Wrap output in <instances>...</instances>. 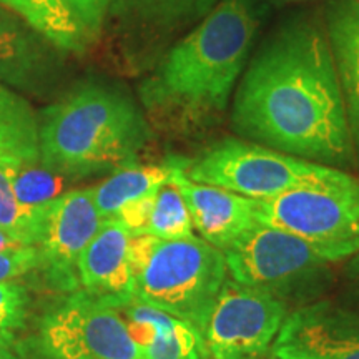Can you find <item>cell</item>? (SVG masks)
<instances>
[{
	"label": "cell",
	"mask_w": 359,
	"mask_h": 359,
	"mask_svg": "<svg viewBox=\"0 0 359 359\" xmlns=\"http://www.w3.org/2000/svg\"><path fill=\"white\" fill-rule=\"evenodd\" d=\"M12 160L0 156V228L22 246H35L45 205L30 208L17 200L12 182Z\"/></svg>",
	"instance_id": "44dd1931"
},
{
	"label": "cell",
	"mask_w": 359,
	"mask_h": 359,
	"mask_svg": "<svg viewBox=\"0 0 359 359\" xmlns=\"http://www.w3.org/2000/svg\"><path fill=\"white\" fill-rule=\"evenodd\" d=\"M158 191V190H156ZM155 193L142 196V198L130 201V203L123 205L118 210V213L115 215L114 219H116L122 226L127 230L132 236L138 235H147L148 223H150L151 210H154L155 203Z\"/></svg>",
	"instance_id": "484cf974"
},
{
	"label": "cell",
	"mask_w": 359,
	"mask_h": 359,
	"mask_svg": "<svg viewBox=\"0 0 359 359\" xmlns=\"http://www.w3.org/2000/svg\"><path fill=\"white\" fill-rule=\"evenodd\" d=\"M102 222L92 188L64 191L45 203L35 246L40 253V271L53 290L64 293L79 290V258Z\"/></svg>",
	"instance_id": "30bf717a"
},
{
	"label": "cell",
	"mask_w": 359,
	"mask_h": 359,
	"mask_svg": "<svg viewBox=\"0 0 359 359\" xmlns=\"http://www.w3.org/2000/svg\"><path fill=\"white\" fill-rule=\"evenodd\" d=\"M175 168L177 158H170L161 165L133 163L115 170L109 178L92 188L93 203L100 218H114L123 205L155 193L170 182Z\"/></svg>",
	"instance_id": "d6986e66"
},
{
	"label": "cell",
	"mask_w": 359,
	"mask_h": 359,
	"mask_svg": "<svg viewBox=\"0 0 359 359\" xmlns=\"http://www.w3.org/2000/svg\"><path fill=\"white\" fill-rule=\"evenodd\" d=\"M348 280L351 281L353 290L359 294V253L348 264Z\"/></svg>",
	"instance_id": "83f0119b"
},
{
	"label": "cell",
	"mask_w": 359,
	"mask_h": 359,
	"mask_svg": "<svg viewBox=\"0 0 359 359\" xmlns=\"http://www.w3.org/2000/svg\"><path fill=\"white\" fill-rule=\"evenodd\" d=\"M32 296L24 283H0V344H11L19 331L24 330L29 318Z\"/></svg>",
	"instance_id": "cb8c5ba5"
},
{
	"label": "cell",
	"mask_w": 359,
	"mask_h": 359,
	"mask_svg": "<svg viewBox=\"0 0 359 359\" xmlns=\"http://www.w3.org/2000/svg\"><path fill=\"white\" fill-rule=\"evenodd\" d=\"M0 359H19V356L12 351L11 346L0 344Z\"/></svg>",
	"instance_id": "f546056e"
},
{
	"label": "cell",
	"mask_w": 359,
	"mask_h": 359,
	"mask_svg": "<svg viewBox=\"0 0 359 359\" xmlns=\"http://www.w3.org/2000/svg\"><path fill=\"white\" fill-rule=\"evenodd\" d=\"M325 29L344 109L354 156L359 161V2L358 0H327L325 7Z\"/></svg>",
	"instance_id": "9a60e30c"
},
{
	"label": "cell",
	"mask_w": 359,
	"mask_h": 359,
	"mask_svg": "<svg viewBox=\"0 0 359 359\" xmlns=\"http://www.w3.org/2000/svg\"><path fill=\"white\" fill-rule=\"evenodd\" d=\"M151 130L122 90L83 83L39 116L40 161L70 180L137 163Z\"/></svg>",
	"instance_id": "3957f363"
},
{
	"label": "cell",
	"mask_w": 359,
	"mask_h": 359,
	"mask_svg": "<svg viewBox=\"0 0 359 359\" xmlns=\"http://www.w3.org/2000/svg\"><path fill=\"white\" fill-rule=\"evenodd\" d=\"M224 259L231 280L285 304L286 299H306L321 290L330 275L327 264L336 263L320 246L264 224L224 251Z\"/></svg>",
	"instance_id": "8992f818"
},
{
	"label": "cell",
	"mask_w": 359,
	"mask_h": 359,
	"mask_svg": "<svg viewBox=\"0 0 359 359\" xmlns=\"http://www.w3.org/2000/svg\"><path fill=\"white\" fill-rule=\"evenodd\" d=\"M259 224L303 238L336 263L359 253V180L255 200Z\"/></svg>",
	"instance_id": "52a82bcc"
},
{
	"label": "cell",
	"mask_w": 359,
	"mask_h": 359,
	"mask_svg": "<svg viewBox=\"0 0 359 359\" xmlns=\"http://www.w3.org/2000/svg\"><path fill=\"white\" fill-rule=\"evenodd\" d=\"M185 175L191 182L224 188L251 200L275 198L304 188L341 185L353 177L339 168L240 138H224L195 160L187 161Z\"/></svg>",
	"instance_id": "5b68a950"
},
{
	"label": "cell",
	"mask_w": 359,
	"mask_h": 359,
	"mask_svg": "<svg viewBox=\"0 0 359 359\" xmlns=\"http://www.w3.org/2000/svg\"><path fill=\"white\" fill-rule=\"evenodd\" d=\"M147 235L160 240H175V238L193 235L190 212L173 182L165 183L156 191Z\"/></svg>",
	"instance_id": "603a6c76"
},
{
	"label": "cell",
	"mask_w": 359,
	"mask_h": 359,
	"mask_svg": "<svg viewBox=\"0 0 359 359\" xmlns=\"http://www.w3.org/2000/svg\"><path fill=\"white\" fill-rule=\"evenodd\" d=\"M69 180L45 167L40 158L12 160V182L17 200L30 208H37L62 195Z\"/></svg>",
	"instance_id": "7402d4cb"
},
{
	"label": "cell",
	"mask_w": 359,
	"mask_h": 359,
	"mask_svg": "<svg viewBox=\"0 0 359 359\" xmlns=\"http://www.w3.org/2000/svg\"><path fill=\"white\" fill-rule=\"evenodd\" d=\"M219 0H110L109 13L118 24L151 32H173L201 20Z\"/></svg>",
	"instance_id": "e0dca14e"
},
{
	"label": "cell",
	"mask_w": 359,
	"mask_h": 359,
	"mask_svg": "<svg viewBox=\"0 0 359 359\" xmlns=\"http://www.w3.org/2000/svg\"><path fill=\"white\" fill-rule=\"evenodd\" d=\"M65 2L82 22L90 39H97L105 24L110 0H65Z\"/></svg>",
	"instance_id": "4316f807"
},
{
	"label": "cell",
	"mask_w": 359,
	"mask_h": 359,
	"mask_svg": "<svg viewBox=\"0 0 359 359\" xmlns=\"http://www.w3.org/2000/svg\"><path fill=\"white\" fill-rule=\"evenodd\" d=\"M283 2H299V0H283Z\"/></svg>",
	"instance_id": "4dcf8cb0"
},
{
	"label": "cell",
	"mask_w": 359,
	"mask_h": 359,
	"mask_svg": "<svg viewBox=\"0 0 359 359\" xmlns=\"http://www.w3.org/2000/svg\"><path fill=\"white\" fill-rule=\"evenodd\" d=\"M62 52L0 6V83L20 95L45 97L60 74Z\"/></svg>",
	"instance_id": "7c38bea8"
},
{
	"label": "cell",
	"mask_w": 359,
	"mask_h": 359,
	"mask_svg": "<svg viewBox=\"0 0 359 359\" xmlns=\"http://www.w3.org/2000/svg\"><path fill=\"white\" fill-rule=\"evenodd\" d=\"M358 2H359V0H358Z\"/></svg>",
	"instance_id": "1f68e13d"
},
{
	"label": "cell",
	"mask_w": 359,
	"mask_h": 359,
	"mask_svg": "<svg viewBox=\"0 0 359 359\" xmlns=\"http://www.w3.org/2000/svg\"><path fill=\"white\" fill-rule=\"evenodd\" d=\"M37 349L43 359H143L122 313L83 290L72 291L47 309Z\"/></svg>",
	"instance_id": "ba28073f"
},
{
	"label": "cell",
	"mask_w": 359,
	"mask_h": 359,
	"mask_svg": "<svg viewBox=\"0 0 359 359\" xmlns=\"http://www.w3.org/2000/svg\"><path fill=\"white\" fill-rule=\"evenodd\" d=\"M125 320H145L155 327L150 341L142 346L143 359H206L203 336L190 323L178 320L147 304L132 302L115 306Z\"/></svg>",
	"instance_id": "2e32d148"
},
{
	"label": "cell",
	"mask_w": 359,
	"mask_h": 359,
	"mask_svg": "<svg viewBox=\"0 0 359 359\" xmlns=\"http://www.w3.org/2000/svg\"><path fill=\"white\" fill-rule=\"evenodd\" d=\"M275 359H359V314L316 302L286 314L275 343Z\"/></svg>",
	"instance_id": "8fae6325"
},
{
	"label": "cell",
	"mask_w": 359,
	"mask_h": 359,
	"mask_svg": "<svg viewBox=\"0 0 359 359\" xmlns=\"http://www.w3.org/2000/svg\"><path fill=\"white\" fill-rule=\"evenodd\" d=\"M258 24L255 0H219L143 82L145 109L183 130L222 114L248 64Z\"/></svg>",
	"instance_id": "7a4b0ae2"
},
{
	"label": "cell",
	"mask_w": 359,
	"mask_h": 359,
	"mask_svg": "<svg viewBox=\"0 0 359 359\" xmlns=\"http://www.w3.org/2000/svg\"><path fill=\"white\" fill-rule=\"evenodd\" d=\"M19 246H22V245L15 240V238H13L12 235H8L6 230H2V228H0V251L19 248Z\"/></svg>",
	"instance_id": "f1b7e54d"
},
{
	"label": "cell",
	"mask_w": 359,
	"mask_h": 359,
	"mask_svg": "<svg viewBox=\"0 0 359 359\" xmlns=\"http://www.w3.org/2000/svg\"><path fill=\"white\" fill-rule=\"evenodd\" d=\"M0 156L39 160V116L29 100L0 83Z\"/></svg>",
	"instance_id": "ffe728a7"
},
{
	"label": "cell",
	"mask_w": 359,
	"mask_h": 359,
	"mask_svg": "<svg viewBox=\"0 0 359 359\" xmlns=\"http://www.w3.org/2000/svg\"><path fill=\"white\" fill-rule=\"evenodd\" d=\"M286 314L281 299L226 278L201 330L208 358H263L271 351Z\"/></svg>",
	"instance_id": "9c48e42d"
},
{
	"label": "cell",
	"mask_w": 359,
	"mask_h": 359,
	"mask_svg": "<svg viewBox=\"0 0 359 359\" xmlns=\"http://www.w3.org/2000/svg\"><path fill=\"white\" fill-rule=\"evenodd\" d=\"M40 269V253L37 246H19L0 251V283L13 281Z\"/></svg>",
	"instance_id": "d4e9b609"
},
{
	"label": "cell",
	"mask_w": 359,
	"mask_h": 359,
	"mask_svg": "<svg viewBox=\"0 0 359 359\" xmlns=\"http://www.w3.org/2000/svg\"><path fill=\"white\" fill-rule=\"evenodd\" d=\"M35 32L64 52L80 53L92 42L82 22L65 0H0Z\"/></svg>",
	"instance_id": "ac0fdd59"
},
{
	"label": "cell",
	"mask_w": 359,
	"mask_h": 359,
	"mask_svg": "<svg viewBox=\"0 0 359 359\" xmlns=\"http://www.w3.org/2000/svg\"><path fill=\"white\" fill-rule=\"evenodd\" d=\"M132 235L116 219H103L97 235L77 263L79 290L107 299L114 306L133 299V278L128 262Z\"/></svg>",
	"instance_id": "5bb4252c"
},
{
	"label": "cell",
	"mask_w": 359,
	"mask_h": 359,
	"mask_svg": "<svg viewBox=\"0 0 359 359\" xmlns=\"http://www.w3.org/2000/svg\"><path fill=\"white\" fill-rule=\"evenodd\" d=\"M231 123L243 140L327 167L354 158L325 22L296 19L264 42L235 88Z\"/></svg>",
	"instance_id": "6da1fadb"
},
{
	"label": "cell",
	"mask_w": 359,
	"mask_h": 359,
	"mask_svg": "<svg viewBox=\"0 0 359 359\" xmlns=\"http://www.w3.org/2000/svg\"><path fill=\"white\" fill-rule=\"evenodd\" d=\"M133 299L190 323L200 331L228 278L224 253L190 235L130 238Z\"/></svg>",
	"instance_id": "277c9868"
},
{
	"label": "cell",
	"mask_w": 359,
	"mask_h": 359,
	"mask_svg": "<svg viewBox=\"0 0 359 359\" xmlns=\"http://www.w3.org/2000/svg\"><path fill=\"white\" fill-rule=\"evenodd\" d=\"M185 160L177 158V168L170 182L177 185L185 200L193 230L198 231L201 240L224 253L259 224L255 215V200L224 188L191 182L185 175Z\"/></svg>",
	"instance_id": "4fadbf2b"
}]
</instances>
